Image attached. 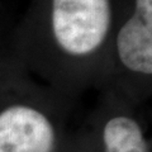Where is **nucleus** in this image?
Returning a JSON list of instances; mask_svg holds the SVG:
<instances>
[{"mask_svg":"<svg viewBox=\"0 0 152 152\" xmlns=\"http://www.w3.org/2000/svg\"><path fill=\"white\" fill-rule=\"evenodd\" d=\"M114 18V0H32L12 28V48L27 74L77 103L104 88Z\"/></svg>","mask_w":152,"mask_h":152,"instance_id":"f257e3e1","label":"nucleus"},{"mask_svg":"<svg viewBox=\"0 0 152 152\" xmlns=\"http://www.w3.org/2000/svg\"><path fill=\"white\" fill-rule=\"evenodd\" d=\"M75 108L18 64L0 88V152H67Z\"/></svg>","mask_w":152,"mask_h":152,"instance_id":"f03ea898","label":"nucleus"},{"mask_svg":"<svg viewBox=\"0 0 152 152\" xmlns=\"http://www.w3.org/2000/svg\"><path fill=\"white\" fill-rule=\"evenodd\" d=\"M114 7L110 62L100 91L143 107L152 99V0H114Z\"/></svg>","mask_w":152,"mask_h":152,"instance_id":"7ed1b4c3","label":"nucleus"},{"mask_svg":"<svg viewBox=\"0 0 152 152\" xmlns=\"http://www.w3.org/2000/svg\"><path fill=\"white\" fill-rule=\"evenodd\" d=\"M140 110L112 91H99L98 102L85 121L83 136L96 152H151ZM70 150L69 146V151Z\"/></svg>","mask_w":152,"mask_h":152,"instance_id":"20e7f679","label":"nucleus"},{"mask_svg":"<svg viewBox=\"0 0 152 152\" xmlns=\"http://www.w3.org/2000/svg\"><path fill=\"white\" fill-rule=\"evenodd\" d=\"M10 32L12 29L3 33L0 32V88L19 64L12 48Z\"/></svg>","mask_w":152,"mask_h":152,"instance_id":"39448f33","label":"nucleus"}]
</instances>
